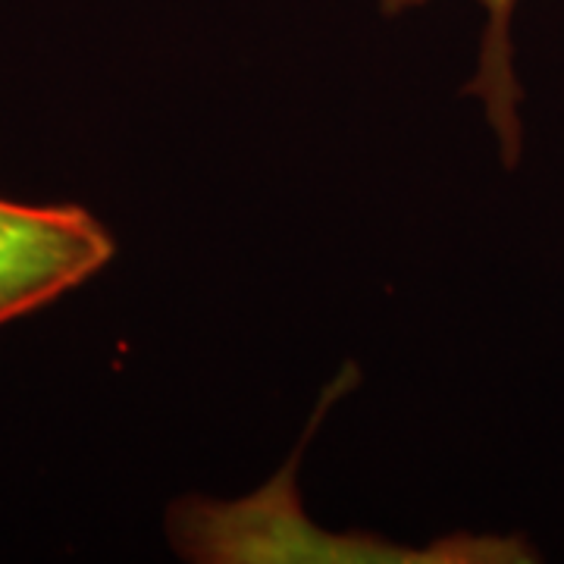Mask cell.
<instances>
[{"label":"cell","mask_w":564,"mask_h":564,"mask_svg":"<svg viewBox=\"0 0 564 564\" xmlns=\"http://www.w3.org/2000/svg\"><path fill=\"white\" fill-rule=\"evenodd\" d=\"M311 433V430H307ZM307 440V436H304ZM304 445V443H302ZM302 445L270 484L248 499H180L170 505V543L185 562L263 564V562H373V564H470L530 562L518 536L452 533L426 549L386 543L373 533H329L302 511L295 467Z\"/></svg>","instance_id":"6da1fadb"},{"label":"cell","mask_w":564,"mask_h":564,"mask_svg":"<svg viewBox=\"0 0 564 564\" xmlns=\"http://www.w3.org/2000/svg\"><path fill=\"white\" fill-rule=\"evenodd\" d=\"M113 251V236L79 204L0 198V326L98 276Z\"/></svg>","instance_id":"7a4b0ae2"},{"label":"cell","mask_w":564,"mask_h":564,"mask_svg":"<svg viewBox=\"0 0 564 564\" xmlns=\"http://www.w3.org/2000/svg\"><path fill=\"white\" fill-rule=\"evenodd\" d=\"M383 17H399L411 7H423L430 0H377ZM486 10V29L480 39V57L464 95L484 104V113L496 141L499 158L508 170H514L524 154V122H521V101L524 88L514 76V44H511V20L518 0H480Z\"/></svg>","instance_id":"3957f363"}]
</instances>
